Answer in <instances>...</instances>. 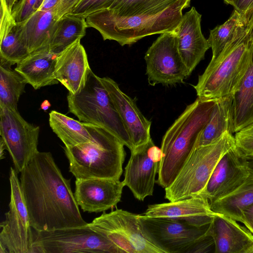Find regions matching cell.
Wrapping results in <instances>:
<instances>
[{"label": "cell", "mask_w": 253, "mask_h": 253, "mask_svg": "<svg viewBox=\"0 0 253 253\" xmlns=\"http://www.w3.org/2000/svg\"><path fill=\"white\" fill-rule=\"evenodd\" d=\"M88 27L85 18L71 13L64 14L55 23L51 33L49 49L58 54L85 35Z\"/></svg>", "instance_id": "484cf974"}, {"label": "cell", "mask_w": 253, "mask_h": 253, "mask_svg": "<svg viewBox=\"0 0 253 253\" xmlns=\"http://www.w3.org/2000/svg\"><path fill=\"white\" fill-rule=\"evenodd\" d=\"M209 200L199 195L176 201L150 205L144 216L181 220L203 226L210 224L215 215Z\"/></svg>", "instance_id": "d6986e66"}, {"label": "cell", "mask_w": 253, "mask_h": 253, "mask_svg": "<svg viewBox=\"0 0 253 253\" xmlns=\"http://www.w3.org/2000/svg\"><path fill=\"white\" fill-rule=\"evenodd\" d=\"M80 0H61L55 13L58 19L65 14L70 13Z\"/></svg>", "instance_id": "74e56055"}, {"label": "cell", "mask_w": 253, "mask_h": 253, "mask_svg": "<svg viewBox=\"0 0 253 253\" xmlns=\"http://www.w3.org/2000/svg\"><path fill=\"white\" fill-rule=\"evenodd\" d=\"M249 174L248 158L234 146L219 161L201 195L211 202L236 189Z\"/></svg>", "instance_id": "9a60e30c"}, {"label": "cell", "mask_w": 253, "mask_h": 253, "mask_svg": "<svg viewBox=\"0 0 253 253\" xmlns=\"http://www.w3.org/2000/svg\"><path fill=\"white\" fill-rule=\"evenodd\" d=\"M20 184L30 217L36 231L81 227L82 217L73 193L50 152H38L20 172Z\"/></svg>", "instance_id": "6da1fadb"}, {"label": "cell", "mask_w": 253, "mask_h": 253, "mask_svg": "<svg viewBox=\"0 0 253 253\" xmlns=\"http://www.w3.org/2000/svg\"><path fill=\"white\" fill-rule=\"evenodd\" d=\"M223 1L225 3L233 6L236 0H223Z\"/></svg>", "instance_id": "ee69618b"}, {"label": "cell", "mask_w": 253, "mask_h": 253, "mask_svg": "<svg viewBox=\"0 0 253 253\" xmlns=\"http://www.w3.org/2000/svg\"><path fill=\"white\" fill-rule=\"evenodd\" d=\"M10 62L0 58V106L17 109V103L25 92L27 84L25 78Z\"/></svg>", "instance_id": "f546056e"}, {"label": "cell", "mask_w": 253, "mask_h": 253, "mask_svg": "<svg viewBox=\"0 0 253 253\" xmlns=\"http://www.w3.org/2000/svg\"><path fill=\"white\" fill-rule=\"evenodd\" d=\"M130 152L123 181L136 199L143 201L153 194L156 176L163 154L152 139Z\"/></svg>", "instance_id": "5bb4252c"}, {"label": "cell", "mask_w": 253, "mask_h": 253, "mask_svg": "<svg viewBox=\"0 0 253 253\" xmlns=\"http://www.w3.org/2000/svg\"><path fill=\"white\" fill-rule=\"evenodd\" d=\"M178 0H115L109 9L115 15L126 17L159 13Z\"/></svg>", "instance_id": "4dcf8cb0"}, {"label": "cell", "mask_w": 253, "mask_h": 253, "mask_svg": "<svg viewBox=\"0 0 253 253\" xmlns=\"http://www.w3.org/2000/svg\"><path fill=\"white\" fill-rule=\"evenodd\" d=\"M93 136L91 141L63 149L69 171L76 179L119 180L126 158L124 144L107 129L83 122Z\"/></svg>", "instance_id": "3957f363"}, {"label": "cell", "mask_w": 253, "mask_h": 253, "mask_svg": "<svg viewBox=\"0 0 253 253\" xmlns=\"http://www.w3.org/2000/svg\"><path fill=\"white\" fill-rule=\"evenodd\" d=\"M16 0H5L7 5L11 12Z\"/></svg>", "instance_id": "b9f144b4"}, {"label": "cell", "mask_w": 253, "mask_h": 253, "mask_svg": "<svg viewBox=\"0 0 253 253\" xmlns=\"http://www.w3.org/2000/svg\"><path fill=\"white\" fill-rule=\"evenodd\" d=\"M33 233L32 253H120L113 244L87 225Z\"/></svg>", "instance_id": "30bf717a"}, {"label": "cell", "mask_w": 253, "mask_h": 253, "mask_svg": "<svg viewBox=\"0 0 253 253\" xmlns=\"http://www.w3.org/2000/svg\"><path fill=\"white\" fill-rule=\"evenodd\" d=\"M144 59L151 85H173L189 76L178 52L175 31L161 34L147 49Z\"/></svg>", "instance_id": "7c38bea8"}, {"label": "cell", "mask_w": 253, "mask_h": 253, "mask_svg": "<svg viewBox=\"0 0 253 253\" xmlns=\"http://www.w3.org/2000/svg\"><path fill=\"white\" fill-rule=\"evenodd\" d=\"M100 80L129 133L133 150L147 143L152 139L151 122L145 118L135 101L124 92L115 81L109 77L100 78Z\"/></svg>", "instance_id": "e0dca14e"}, {"label": "cell", "mask_w": 253, "mask_h": 253, "mask_svg": "<svg viewBox=\"0 0 253 253\" xmlns=\"http://www.w3.org/2000/svg\"><path fill=\"white\" fill-rule=\"evenodd\" d=\"M6 149L4 142L1 137L0 138V158H4V150Z\"/></svg>", "instance_id": "ab89813d"}, {"label": "cell", "mask_w": 253, "mask_h": 253, "mask_svg": "<svg viewBox=\"0 0 253 253\" xmlns=\"http://www.w3.org/2000/svg\"><path fill=\"white\" fill-rule=\"evenodd\" d=\"M40 128L27 122L17 109L0 106V134L17 173L39 152Z\"/></svg>", "instance_id": "4fadbf2b"}, {"label": "cell", "mask_w": 253, "mask_h": 253, "mask_svg": "<svg viewBox=\"0 0 253 253\" xmlns=\"http://www.w3.org/2000/svg\"><path fill=\"white\" fill-rule=\"evenodd\" d=\"M143 230L165 253L208 252L214 245L209 235L210 224L198 226L185 221L139 215Z\"/></svg>", "instance_id": "ba28073f"}, {"label": "cell", "mask_w": 253, "mask_h": 253, "mask_svg": "<svg viewBox=\"0 0 253 253\" xmlns=\"http://www.w3.org/2000/svg\"><path fill=\"white\" fill-rule=\"evenodd\" d=\"M191 0H178L165 10L155 14L119 16L109 9L92 13L85 18L88 27L97 30L103 40H113L121 45H131L148 36L176 30L182 10Z\"/></svg>", "instance_id": "277c9868"}, {"label": "cell", "mask_w": 253, "mask_h": 253, "mask_svg": "<svg viewBox=\"0 0 253 253\" xmlns=\"http://www.w3.org/2000/svg\"><path fill=\"white\" fill-rule=\"evenodd\" d=\"M57 54L52 53L49 48L30 53L26 58L17 63L15 70L35 89L47 85L58 84L54 75Z\"/></svg>", "instance_id": "7402d4cb"}, {"label": "cell", "mask_w": 253, "mask_h": 253, "mask_svg": "<svg viewBox=\"0 0 253 253\" xmlns=\"http://www.w3.org/2000/svg\"><path fill=\"white\" fill-rule=\"evenodd\" d=\"M43 0H37V2L35 5V10L37 11L42 5Z\"/></svg>", "instance_id": "7bdbcfd3"}, {"label": "cell", "mask_w": 253, "mask_h": 253, "mask_svg": "<svg viewBox=\"0 0 253 253\" xmlns=\"http://www.w3.org/2000/svg\"><path fill=\"white\" fill-rule=\"evenodd\" d=\"M115 0H80L70 12L86 18L98 11L109 9Z\"/></svg>", "instance_id": "836d02e7"}, {"label": "cell", "mask_w": 253, "mask_h": 253, "mask_svg": "<svg viewBox=\"0 0 253 253\" xmlns=\"http://www.w3.org/2000/svg\"><path fill=\"white\" fill-rule=\"evenodd\" d=\"M239 222L243 223L253 234V204L241 211Z\"/></svg>", "instance_id": "8d00e7d4"}, {"label": "cell", "mask_w": 253, "mask_h": 253, "mask_svg": "<svg viewBox=\"0 0 253 253\" xmlns=\"http://www.w3.org/2000/svg\"><path fill=\"white\" fill-rule=\"evenodd\" d=\"M231 118L233 134L253 123V48L250 65L233 96Z\"/></svg>", "instance_id": "d4e9b609"}, {"label": "cell", "mask_w": 253, "mask_h": 253, "mask_svg": "<svg viewBox=\"0 0 253 253\" xmlns=\"http://www.w3.org/2000/svg\"><path fill=\"white\" fill-rule=\"evenodd\" d=\"M49 123L53 131L66 147L91 141L93 136L82 122L55 110L49 114Z\"/></svg>", "instance_id": "83f0119b"}, {"label": "cell", "mask_w": 253, "mask_h": 253, "mask_svg": "<svg viewBox=\"0 0 253 253\" xmlns=\"http://www.w3.org/2000/svg\"><path fill=\"white\" fill-rule=\"evenodd\" d=\"M125 186L120 179H76L74 194L84 211L98 213L116 207L121 201Z\"/></svg>", "instance_id": "2e32d148"}, {"label": "cell", "mask_w": 253, "mask_h": 253, "mask_svg": "<svg viewBox=\"0 0 253 253\" xmlns=\"http://www.w3.org/2000/svg\"><path fill=\"white\" fill-rule=\"evenodd\" d=\"M89 68L87 54L79 40L57 54L55 77L75 94L84 85Z\"/></svg>", "instance_id": "44dd1931"}, {"label": "cell", "mask_w": 253, "mask_h": 253, "mask_svg": "<svg viewBox=\"0 0 253 253\" xmlns=\"http://www.w3.org/2000/svg\"><path fill=\"white\" fill-rule=\"evenodd\" d=\"M253 42L246 33L235 39L214 59L193 85L198 98L216 99L234 94L250 65Z\"/></svg>", "instance_id": "5b68a950"}, {"label": "cell", "mask_w": 253, "mask_h": 253, "mask_svg": "<svg viewBox=\"0 0 253 253\" xmlns=\"http://www.w3.org/2000/svg\"><path fill=\"white\" fill-rule=\"evenodd\" d=\"M37 0H20L13 6L11 14L17 23H21L30 17L36 10Z\"/></svg>", "instance_id": "e575fe53"}, {"label": "cell", "mask_w": 253, "mask_h": 253, "mask_svg": "<svg viewBox=\"0 0 253 253\" xmlns=\"http://www.w3.org/2000/svg\"><path fill=\"white\" fill-rule=\"evenodd\" d=\"M50 106V104L47 100H44L41 104V108L45 111L47 110Z\"/></svg>", "instance_id": "60d3db41"}, {"label": "cell", "mask_w": 253, "mask_h": 253, "mask_svg": "<svg viewBox=\"0 0 253 253\" xmlns=\"http://www.w3.org/2000/svg\"><path fill=\"white\" fill-rule=\"evenodd\" d=\"M67 99L69 111L80 122L91 123L107 129L130 151L133 150L129 133L110 96L100 77L90 68L84 87L76 94L69 92Z\"/></svg>", "instance_id": "8992f818"}, {"label": "cell", "mask_w": 253, "mask_h": 253, "mask_svg": "<svg viewBox=\"0 0 253 253\" xmlns=\"http://www.w3.org/2000/svg\"><path fill=\"white\" fill-rule=\"evenodd\" d=\"M201 17L192 7L183 15L175 30L178 52L189 76L210 48L202 32Z\"/></svg>", "instance_id": "ac0fdd59"}, {"label": "cell", "mask_w": 253, "mask_h": 253, "mask_svg": "<svg viewBox=\"0 0 253 253\" xmlns=\"http://www.w3.org/2000/svg\"><path fill=\"white\" fill-rule=\"evenodd\" d=\"M234 134L235 148L245 157H253V123Z\"/></svg>", "instance_id": "d6a6232c"}, {"label": "cell", "mask_w": 253, "mask_h": 253, "mask_svg": "<svg viewBox=\"0 0 253 253\" xmlns=\"http://www.w3.org/2000/svg\"><path fill=\"white\" fill-rule=\"evenodd\" d=\"M209 235L213 239L215 253H252L253 250V234L224 214L215 212Z\"/></svg>", "instance_id": "ffe728a7"}, {"label": "cell", "mask_w": 253, "mask_h": 253, "mask_svg": "<svg viewBox=\"0 0 253 253\" xmlns=\"http://www.w3.org/2000/svg\"><path fill=\"white\" fill-rule=\"evenodd\" d=\"M9 211L0 226V253H32L33 233L15 169L10 168Z\"/></svg>", "instance_id": "8fae6325"}, {"label": "cell", "mask_w": 253, "mask_h": 253, "mask_svg": "<svg viewBox=\"0 0 253 253\" xmlns=\"http://www.w3.org/2000/svg\"><path fill=\"white\" fill-rule=\"evenodd\" d=\"M252 253H253V250L252 251Z\"/></svg>", "instance_id": "bcb514c9"}, {"label": "cell", "mask_w": 253, "mask_h": 253, "mask_svg": "<svg viewBox=\"0 0 253 253\" xmlns=\"http://www.w3.org/2000/svg\"><path fill=\"white\" fill-rule=\"evenodd\" d=\"M235 146L234 136L226 131L211 143L195 148L171 184L165 198L176 201L201 195L219 161Z\"/></svg>", "instance_id": "52a82bcc"}, {"label": "cell", "mask_w": 253, "mask_h": 253, "mask_svg": "<svg viewBox=\"0 0 253 253\" xmlns=\"http://www.w3.org/2000/svg\"><path fill=\"white\" fill-rule=\"evenodd\" d=\"M216 99L197 98L187 105L164 135L156 182L164 188L169 186L180 170L208 123Z\"/></svg>", "instance_id": "7a4b0ae2"}, {"label": "cell", "mask_w": 253, "mask_h": 253, "mask_svg": "<svg viewBox=\"0 0 253 253\" xmlns=\"http://www.w3.org/2000/svg\"><path fill=\"white\" fill-rule=\"evenodd\" d=\"M57 19L54 10H37L25 21L18 23L21 38L30 54L49 48L51 31Z\"/></svg>", "instance_id": "603a6c76"}, {"label": "cell", "mask_w": 253, "mask_h": 253, "mask_svg": "<svg viewBox=\"0 0 253 253\" xmlns=\"http://www.w3.org/2000/svg\"><path fill=\"white\" fill-rule=\"evenodd\" d=\"M248 159L249 174L244 182L231 192L210 202L213 211L226 215L238 222L241 211L253 204V157Z\"/></svg>", "instance_id": "cb8c5ba5"}, {"label": "cell", "mask_w": 253, "mask_h": 253, "mask_svg": "<svg viewBox=\"0 0 253 253\" xmlns=\"http://www.w3.org/2000/svg\"><path fill=\"white\" fill-rule=\"evenodd\" d=\"M139 215L117 209L103 213L87 226L110 241L120 253H165L144 233Z\"/></svg>", "instance_id": "9c48e42d"}, {"label": "cell", "mask_w": 253, "mask_h": 253, "mask_svg": "<svg viewBox=\"0 0 253 253\" xmlns=\"http://www.w3.org/2000/svg\"><path fill=\"white\" fill-rule=\"evenodd\" d=\"M61 1V0H43L38 10L41 11L54 10L55 11Z\"/></svg>", "instance_id": "f35d334b"}, {"label": "cell", "mask_w": 253, "mask_h": 253, "mask_svg": "<svg viewBox=\"0 0 253 253\" xmlns=\"http://www.w3.org/2000/svg\"><path fill=\"white\" fill-rule=\"evenodd\" d=\"M29 54L21 38L18 23L0 32V58L14 65L26 58Z\"/></svg>", "instance_id": "1f68e13d"}, {"label": "cell", "mask_w": 253, "mask_h": 253, "mask_svg": "<svg viewBox=\"0 0 253 253\" xmlns=\"http://www.w3.org/2000/svg\"><path fill=\"white\" fill-rule=\"evenodd\" d=\"M233 6L234 10L244 16L248 24L253 12V0H236Z\"/></svg>", "instance_id": "d590c367"}, {"label": "cell", "mask_w": 253, "mask_h": 253, "mask_svg": "<svg viewBox=\"0 0 253 253\" xmlns=\"http://www.w3.org/2000/svg\"><path fill=\"white\" fill-rule=\"evenodd\" d=\"M247 27L244 16L234 10L226 22L210 30L207 40L212 50L211 59L215 58L237 38L248 33Z\"/></svg>", "instance_id": "f1b7e54d"}, {"label": "cell", "mask_w": 253, "mask_h": 253, "mask_svg": "<svg viewBox=\"0 0 253 253\" xmlns=\"http://www.w3.org/2000/svg\"><path fill=\"white\" fill-rule=\"evenodd\" d=\"M233 95L216 99L209 120L201 132L195 148L211 143L226 131L233 133L231 109Z\"/></svg>", "instance_id": "4316f807"}, {"label": "cell", "mask_w": 253, "mask_h": 253, "mask_svg": "<svg viewBox=\"0 0 253 253\" xmlns=\"http://www.w3.org/2000/svg\"><path fill=\"white\" fill-rule=\"evenodd\" d=\"M249 36L251 41L253 42V26L249 33Z\"/></svg>", "instance_id": "f6af8a7d"}]
</instances>
